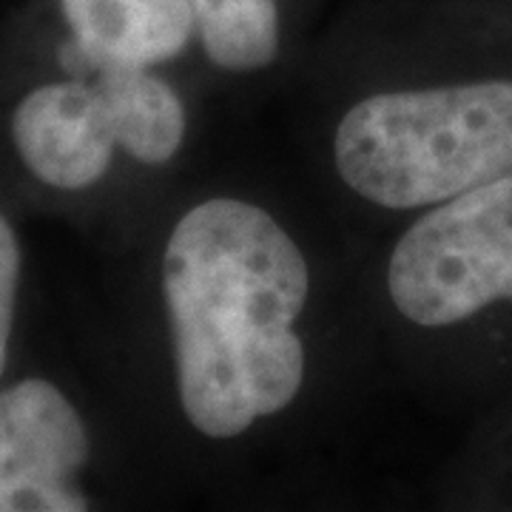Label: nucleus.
Segmentation results:
<instances>
[{"label": "nucleus", "instance_id": "f257e3e1", "mask_svg": "<svg viewBox=\"0 0 512 512\" xmlns=\"http://www.w3.org/2000/svg\"><path fill=\"white\" fill-rule=\"evenodd\" d=\"M163 293L180 402L202 436L234 439L296 399L305 348L293 325L311 271L268 211L228 197L194 205L165 245Z\"/></svg>", "mask_w": 512, "mask_h": 512}, {"label": "nucleus", "instance_id": "f03ea898", "mask_svg": "<svg viewBox=\"0 0 512 512\" xmlns=\"http://www.w3.org/2000/svg\"><path fill=\"white\" fill-rule=\"evenodd\" d=\"M336 168L384 208L439 205L512 174V83L382 92L336 128Z\"/></svg>", "mask_w": 512, "mask_h": 512}, {"label": "nucleus", "instance_id": "7ed1b4c3", "mask_svg": "<svg viewBox=\"0 0 512 512\" xmlns=\"http://www.w3.org/2000/svg\"><path fill=\"white\" fill-rule=\"evenodd\" d=\"M387 291L421 328L512 302V174L439 202L407 228L387 265Z\"/></svg>", "mask_w": 512, "mask_h": 512}, {"label": "nucleus", "instance_id": "20e7f679", "mask_svg": "<svg viewBox=\"0 0 512 512\" xmlns=\"http://www.w3.org/2000/svg\"><path fill=\"white\" fill-rule=\"evenodd\" d=\"M86 458V427L55 384L26 379L0 390V512L86 510L74 487Z\"/></svg>", "mask_w": 512, "mask_h": 512}, {"label": "nucleus", "instance_id": "39448f33", "mask_svg": "<svg viewBox=\"0 0 512 512\" xmlns=\"http://www.w3.org/2000/svg\"><path fill=\"white\" fill-rule=\"evenodd\" d=\"M12 137L20 160L37 180L63 191L97 183L117 148L89 77L49 83L26 94L12 117Z\"/></svg>", "mask_w": 512, "mask_h": 512}, {"label": "nucleus", "instance_id": "423d86ee", "mask_svg": "<svg viewBox=\"0 0 512 512\" xmlns=\"http://www.w3.org/2000/svg\"><path fill=\"white\" fill-rule=\"evenodd\" d=\"M72 40L57 60L72 77L103 66H157L183 55L197 29L191 0H60Z\"/></svg>", "mask_w": 512, "mask_h": 512}, {"label": "nucleus", "instance_id": "0eeeda50", "mask_svg": "<svg viewBox=\"0 0 512 512\" xmlns=\"http://www.w3.org/2000/svg\"><path fill=\"white\" fill-rule=\"evenodd\" d=\"M92 83L109 117L114 143L134 160L168 163L185 137V106L163 77L140 66H103Z\"/></svg>", "mask_w": 512, "mask_h": 512}, {"label": "nucleus", "instance_id": "6e6552de", "mask_svg": "<svg viewBox=\"0 0 512 512\" xmlns=\"http://www.w3.org/2000/svg\"><path fill=\"white\" fill-rule=\"evenodd\" d=\"M197 32L211 63L254 72L279 55L276 0H191Z\"/></svg>", "mask_w": 512, "mask_h": 512}, {"label": "nucleus", "instance_id": "1a4fd4ad", "mask_svg": "<svg viewBox=\"0 0 512 512\" xmlns=\"http://www.w3.org/2000/svg\"><path fill=\"white\" fill-rule=\"evenodd\" d=\"M20 282V245L9 220L0 211V376L9 359V339L15 325V302Z\"/></svg>", "mask_w": 512, "mask_h": 512}]
</instances>
